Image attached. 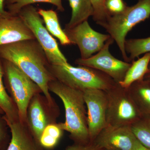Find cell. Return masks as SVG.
<instances>
[{
  "label": "cell",
  "mask_w": 150,
  "mask_h": 150,
  "mask_svg": "<svg viewBox=\"0 0 150 150\" xmlns=\"http://www.w3.org/2000/svg\"><path fill=\"white\" fill-rule=\"evenodd\" d=\"M0 58L16 65L38 85L51 105L58 106L48 89V84L55 78L49 71L46 54L36 39L0 46Z\"/></svg>",
  "instance_id": "6da1fadb"
},
{
  "label": "cell",
  "mask_w": 150,
  "mask_h": 150,
  "mask_svg": "<svg viewBox=\"0 0 150 150\" xmlns=\"http://www.w3.org/2000/svg\"><path fill=\"white\" fill-rule=\"evenodd\" d=\"M48 89L59 97L64 106L65 121L59 123L61 128L70 133V138L75 143H91L83 92L69 87L56 79L48 84Z\"/></svg>",
  "instance_id": "7a4b0ae2"
},
{
  "label": "cell",
  "mask_w": 150,
  "mask_h": 150,
  "mask_svg": "<svg viewBox=\"0 0 150 150\" xmlns=\"http://www.w3.org/2000/svg\"><path fill=\"white\" fill-rule=\"evenodd\" d=\"M49 71L56 79L71 88L83 92L89 89L106 91L117 83L98 70L69 63L61 65L49 64Z\"/></svg>",
  "instance_id": "3957f363"
},
{
  "label": "cell",
  "mask_w": 150,
  "mask_h": 150,
  "mask_svg": "<svg viewBox=\"0 0 150 150\" xmlns=\"http://www.w3.org/2000/svg\"><path fill=\"white\" fill-rule=\"evenodd\" d=\"M150 17V0H138L136 4L126 7L118 14L110 15L99 25L104 28L115 42L124 61L130 63L125 51L126 36L136 25Z\"/></svg>",
  "instance_id": "277c9868"
},
{
  "label": "cell",
  "mask_w": 150,
  "mask_h": 150,
  "mask_svg": "<svg viewBox=\"0 0 150 150\" xmlns=\"http://www.w3.org/2000/svg\"><path fill=\"white\" fill-rule=\"evenodd\" d=\"M2 64L4 76L11 97L17 108L19 121L26 123L30 102L35 95L43 93L42 91L37 83L13 63L3 60Z\"/></svg>",
  "instance_id": "5b68a950"
},
{
  "label": "cell",
  "mask_w": 150,
  "mask_h": 150,
  "mask_svg": "<svg viewBox=\"0 0 150 150\" xmlns=\"http://www.w3.org/2000/svg\"><path fill=\"white\" fill-rule=\"evenodd\" d=\"M107 125L131 126L142 118L128 89L116 83L106 91Z\"/></svg>",
  "instance_id": "8992f818"
},
{
  "label": "cell",
  "mask_w": 150,
  "mask_h": 150,
  "mask_svg": "<svg viewBox=\"0 0 150 150\" xmlns=\"http://www.w3.org/2000/svg\"><path fill=\"white\" fill-rule=\"evenodd\" d=\"M18 15L23 20L43 48L50 64L61 65L68 63L59 49L57 41L44 25L43 19L36 8L32 5L25 6Z\"/></svg>",
  "instance_id": "52a82bcc"
},
{
  "label": "cell",
  "mask_w": 150,
  "mask_h": 150,
  "mask_svg": "<svg viewBox=\"0 0 150 150\" xmlns=\"http://www.w3.org/2000/svg\"><path fill=\"white\" fill-rule=\"evenodd\" d=\"M114 42L110 37L96 54L86 59H76L75 64L100 71L119 83L123 80L131 64L116 59L111 54L109 47Z\"/></svg>",
  "instance_id": "ba28073f"
},
{
  "label": "cell",
  "mask_w": 150,
  "mask_h": 150,
  "mask_svg": "<svg viewBox=\"0 0 150 150\" xmlns=\"http://www.w3.org/2000/svg\"><path fill=\"white\" fill-rule=\"evenodd\" d=\"M59 115V106H52L44 95L38 93L30 102L26 123L31 134L39 142L46 126L57 123V118Z\"/></svg>",
  "instance_id": "9c48e42d"
},
{
  "label": "cell",
  "mask_w": 150,
  "mask_h": 150,
  "mask_svg": "<svg viewBox=\"0 0 150 150\" xmlns=\"http://www.w3.org/2000/svg\"><path fill=\"white\" fill-rule=\"evenodd\" d=\"M64 31L71 44L77 45L81 58L86 59L102 49L110 38L109 34H103L93 29L88 21L71 28H64Z\"/></svg>",
  "instance_id": "30bf717a"
},
{
  "label": "cell",
  "mask_w": 150,
  "mask_h": 150,
  "mask_svg": "<svg viewBox=\"0 0 150 150\" xmlns=\"http://www.w3.org/2000/svg\"><path fill=\"white\" fill-rule=\"evenodd\" d=\"M87 110V124L90 142L93 143L107 126V98L104 91L89 89L83 92Z\"/></svg>",
  "instance_id": "8fae6325"
},
{
  "label": "cell",
  "mask_w": 150,
  "mask_h": 150,
  "mask_svg": "<svg viewBox=\"0 0 150 150\" xmlns=\"http://www.w3.org/2000/svg\"><path fill=\"white\" fill-rule=\"evenodd\" d=\"M137 140L131 126L107 125L93 143L105 150H132Z\"/></svg>",
  "instance_id": "7c38bea8"
},
{
  "label": "cell",
  "mask_w": 150,
  "mask_h": 150,
  "mask_svg": "<svg viewBox=\"0 0 150 150\" xmlns=\"http://www.w3.org/2000/svg\"><path fill=\"white\" fill-rule=\"evenodd\" d=\"M30 39L35 38L20 16L0 18V46Z\"/></svg>",
  "instance_id": "4fadbf2b"
},
{
  "label": "cell",
  "mask_w": 150,
  "mask_h": 150,
  "mask_svg": "<svg viewBox=\"0 0 150 150\" xmlns=\"http://www.w3.org/2000/svg\"><path fill=\"white\" fill-rule=\"evenodd\" d=\"M6 123L11 134L6 150H44L31 134L26 123L18 121Z\"/></svg>",
  "instance_id": "5bb4252c"
},
{
  "label": "cell",
  "mask_w": 150,
  "mask_h": 150,
  "mask_svg": "<svg viewBox=\"0 0 150 150\" xmlns=\"http://www.w3.org/2000/svg\"><path fill=\"white\" fill-rule=\"evenodd\" d=\"M127 89L142 118H150V82L143 79Z\"/></svg>",
  "instance_id": "9a60e30c"
},
{
  "label": "cell",
  "mask_w": 150,
  "mask_h": 150,
  "mask_svg": "<svg viewBox=\"0 0 150 150\" xmlns=\"http://www.w3.org/2000/svg\"><path fill=\"white\" fill-rule=\"evenodd\" d=\"M72 10L69 22L65 25V28H71L88 21L93 16L94 9L91 0H67Z\"/></svg>",
  "instance_id": "2e32d148"
},
{
  "label": "cell",
  "mask_w": 150,
  "mask_h": 150,
  "mask_svg": "<svg viewBox=\"0 0 150 150\" xmlns=\"http://www.w3.org/2000/svg\"><path fill=\"white\" fill-rule=\"evenodd\" d=\"M150 61V52L144 54L141 58L131 62V66L125 77L119 83L122 87L127 88L135 82L143 79L148 70Z\"/></svg>",
  "instance_id": "e0dca14e"
},
{
  "label": "cell",
  "mask_w": 150,
  "mask_h": 150,
  "mask_svg": "<svg viewBox=\"0 0 150 150\" xmlns=\"http://www.w3.org/2000/svg\"><path fill=\"white\" fill-rule=\"evenodd\" d=\"M38 13L43 19L48 32L56 37L63 46L71 44L69 38L62 29L57 13L53 10L38 9Z\"/></svg>",
  "instance_id": "ac0fdd59"
},
{
  "label": "cell",
  "mask_w": 150,
  "mask_h": 150,
  "mask_svg": "<svg viewBox=\"0 0 150 150\" xmlns=\"http://www.w3.org/2000/svg\"><path fill=\"white\" fill-rule=\"evenodd\" d=\"M0 58V108L4 113L3 118L6 123H11L19 121L16 105L6 91L3 82L4 76L2 62Z\"/></svg>",
  "instance_id": "d6986e66"
},
{
  "label": "cell",
  "mask_w": 150,
  "mask_h": 150,
  "mask_svg": "<svg viewBox=\"0 0 150 150\" xmlns=\"http://www.w3.org/2000/svg\"><path fill=\"white\" fill-rule=\"evenodd\" d=\"M125 48L131 63L142 54L150 52V36L146 38L126 39Z\"/></svg>",
  "instance_id": "ffe728a7"
},
{
  "label": "cell",
  "mask_w": 150,
  "mask_h": 150,
  "mask_svg": "<svg viewBox=\"0 0 150 150\" xmlns=\"http://www.w3.org/2000/svg\"><path fill=\"white\" fill-rule=\"evenodd\" d=\"M64 131L59 123L48 125L44 129L40 137L39 143L44 149H53L59 143L63 136Z\"/></svg>",
  "instance_id": "44dd1931"
},
{
  "label": "cell",
  "mask_w": 150,
  "mask_h": 150,
  "mask_svg": "<svg viewBox=\"0 0 150 150\" xmlns=\"http://www.w3.org/2000/svg\"><path fill=\"white\" fill-rule=\"evenodd\" d=\"M37 3L51 4L55 6L57 9L60 11L64 12L65 11L62 0H6L7 11L12 15H17L23 8Z\"/></svg>",
  "instance_id": "7402d4cb"
},
{
  "label": "cell",
  "mask_w": 150,
  "mask_h": 150,
  "mask_svg": "<svg viewBox=\"0 0 150 150\" xmlns=\"http://www.w3.org/2000/svg\"><path fill=\"white\" fill-rule=\"evenodd\" d=\"M131 127L137 139L145 146L150 149V118H141Z\"/></svg>",
  "instance_id": "603a6c76"
},
{
  "label": "cell",
  "mask_w": 150,
  "mask_h": 150,
  "mask_svg": "<svg viewBox=\"0 0 150 150\" xmlns=\"http://www.w3.org/2000/svg\"><path fill=\"white\" fill-rule=\"evenodd\" d=\"M94 9L93 19L96 24H99L107 19L110 15L105 6L106 0H91Z\"/></svg>",
  "instance_id": "cb8c5ba5"
},
{
  "label": "cell",
  "mask_w": 150,
  "mask_h": 150,
  "mask_svg": "<svg viewBox=\"0 0 150 150\" xmlns=\"http://www.w3.org/2000/svg\"><path fill=\"white\" fill-rule=\"evenodd\" d=\"M105 6L110 15H114L123 12L127 6L123 0H106Z\"/></svg>",
  "instance_id": "d4e9b609"
},
{
  "label": "cell",
  "mask_w": 150,
  "mask_h": 150,
  "mask_svg": "<svg viewBox=\"0 0 150 150\" xmlns=\"http://www.w3.org/2000/svg\"><path fill=\"white\" fill-rule=\"evenodd\" d=\"M64 150H104L95 144L93 143L88 144L74 143V144L68 146Z\"/></svg>",
  "instance_id": "484cf974"
},
{
  "label": "cell",
  "mask_w": 150,
  "mask_h": 150,
  "mask_svg": "<svg viewBox=\"0 0 150 150\" xmlns=\"http://www.w3.org/2000/svg\"><path fill=\"white\" fill-rule=\"evenodd\" d=\"M6 0H0V18L9 17L12 16L11 14L4 8Z\"/></svg>",
  "instance_id": "4316f807"
},
{
  "label": "cell",
  "mask_w": 150,
  "mask_h": 150,
  "mask_svg": "<svg viewBox=\"0 0 150 150\" xmlns=\"http://www.w3.org/2000/svg\"><path fill=\"white\" fill-rule=\"evenodd\" d=\"M132 150H150V149L145 146L137 139Z\"/></svg>",
  "instance_id": "83f0119b"
},
{
  "label": "cell",
  "mask_w": 150,
  "mask_h": 150,
  "mask_svg": "<svg viewBox=\"0 0 150 150\" xmlns=\"http://www.w3.org/2000/svg\"><path fill=\"white\" fill-rule=\"evenodd\" d=\"M4 135V126L3 124L1 119H0V143L1 142Z\"/></svg>",
  "instance_id": "f1b7e54d"
},
{
  "label": "cell",
  "mask_w": 150,
  "mask_h": 150,
  "mask_svg": "<svg viewBox=\"0 0 150 150\" xmlns=\"http://www.w3.org/2000/svg\"><path fill=\"white\" fill-rule=\"evenodd\" d=\"M144 79L150 82V61L149 63L147 72L146 73V75H145Z\"/></svg>",
  "instance_id": "f546056e"
},
{
  "label": "cell",
  "mask_w": 150,
  "mask_h": 150,
  "mask_svg": "<svg viewBox=\"0 0 150 150\" xmlns=\"http://www.w3.org/2000/svg\"><path fill=\"white\" fill-rule=\"evenodd\" d=\"M0 114H4V111L2 110L1 108H0Z\"/></svg>",
  "instance_id": "4dcf8cb0"
},
{
  "label": "cell",
  "mask_w": 150,
  "mask_h": 150,
  "mask_svg": "<svg viewBox=\"0 0 150 150\" xmlns=\"http://www.w3.org/2000/svg\"><path fill=\"white\" fill-rule=\"evenodd\" d=\"M120 150L114 149V150Z\"/></svg>",
  "instance_id": "1f68e13d"
},
{
  "label": "cell",
  "mask_w": 150,
  "mask_h": 150,
  "mask_svg": "<svg viewBox=\"0 0 150 150\" xmlns=\"http://www.w3.org/2000/svg\"></svg>",
  "instance_id": "d6a6232c"
}]
</instances>
